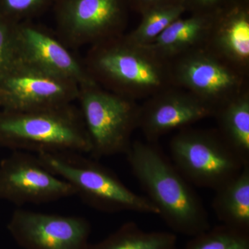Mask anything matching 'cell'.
Masks as SVG:
<instances>
[{
    "instance_id": "cell-3",
    "label": "cell",
    "mask_w": 249,
    "mask_h": 249,
    "mask_svg": "<svg viewBox=\"0 0 249 249\" xmlns=\"http://www.w3.org/2000/svg\"><path fill=\"white\" fill-rule=\"evenodd\" d=\"M36 153L89 154L91 142L73 103L0 112V148Z\"/></svg>"
},
{
    "instance_id": "cell-4",
    "label": "cell",
    "mask_w": 249,
    "mask_h": 249,
    "mask_svg": "<svg viewBox=\"0 0 249 249\" xmlns=\"http://www.w3.org/2000/svg\"><path fill=\"white\" fill-rule=\"evenodd\" d=\"M84 155L62 152L37 155L51 172L70 183L76 196L90 207L107 213L128 211L159 216L158 210L146 196L131 191L111 170Z\"/></svg>"
},
{
    "instance_id": "cell-7",
    "label": "cell",
    "mask_w": 249,
    "mask_h": 249,
    "mask_svg": "<svg viewBox=\"0 0 249 249\" xmlns=\"http://www.w3.org/2000/svg\"><path fill=\"white\" fill-rule=\"evenodd\" d=\"M169 62L174 87L191 93L214 111L249 90V75L205 47Z\"/></svg>"
},
{
    "instance_id": "cell-8",
    "label": "cell",
    "mask_w": 249,
    "mask_h": 249,
    "mask_svg": "<svg viewBox=\"0 0 249 249\" xmlns=\"http://www.w3.org/2000/svg\"><path fill=\"white\" fill-rule=\"evenodd\" d=\"M79 85L70 78L16 59L0 76V106L4 109H28L71 104Z\"/></svg>"
},
{
    "instance_id": "cell-11",
    "label": "cell",
    "mask_w": 249,
    "mask_h": 249,
    "mask_svg": "<svg viewBox=\"0 0 249 249\" xmlns=\"http://www.w3.org/2000/svg\"><path fill=\"white\" fill-rule=\"evenodd\" d=\"M119 0H70L62 15L58 38L72 48L124 35Z\"/></svg>"
},
{
    "instance_id": "cell-9",
    "label": "cell",
    "mask_w": 249,
    "mask_h": 249,
    "mask_svg": "<svg viewBox=\"0 0 249 249\" xmlns=\"http://www.w3.org/2000/svg\"><path fill=\"white\" fill-rule=\"evenodd\" d=\"M74 196L73 187L51 172L36 154L14 151L0 163V200L22 206Z\"/></svg>"
},
{
    "instance_id": "cell-6",
    "label": "cell",
    "mask_w": 249,
    "mask_h": 249,
    "mask_svg": "<svg viewBox=\"0 0 249 249\" xmlns=\"http://www.w3.org/2000/svg\"><path fill=\"white\" fill-rule=\"evenodd\" d=\"M170 151L174 165L191 184L214 191L249 165L217 130L181 129L170 140Z\"/></svg>"
},
{
    "instance_id": "cell-19",
    "label": "cell",
    "mask_w": 249,
    "mask_h": 249,
    "mask_svg": "<svg viewBox=\"0 0 249 249\" xmlns=\"http://www.w3.org/2000/svg\"><path fill=\"white\" fill-rule=\"evenodd\" d=\"M186 10V5L183 3L163 5L147 10L144 11L143 18L138 27L124 37L134 45H149L172 23L181 18Z\"/></svg>"
},
{
    "instance_id": "cell-20",
    "label": "cell",
    "mask_w": 249,
    "mask_h": 249,
    "mask_svg": "<svg viewBox=\"0 0 249 249\" xmlns=\"http://www.w3.org/2000/svg\"><path fill=\"white\" fill-rule=\"evenodd\" d=\"M182 249H249V233L221 224L192 237Z\"/></svg>"
},
{
    "instance_id": "cell-1",
    "label": "cell",
    "mask_w": 249,
    "mask_h": 249,
    "mask_svg": "<svg viewBox=\"0 0 249 249\" xmlns=\"http://www.w3.org/2000/svg\"><path fill=\"white\" fill-rule=\"evenodd\" d=\"M155 143L135 141L125 155L146 197L175 233L192 237L209 230V214L200 197Z\"/></svg>"
},
{
    "instance_id": "cell-21",
    "label": "cell",
    "mask_w": 249,
    "mask_h": 249,
    "mask_svg": "<svg viewBox=\"0 0 249 249\" xmlns=\"http://www.w3.org/2000/svg\"><path fill=\"white\" fill-rule=\"evenodd\" d=\"M16 25L0 19V76L16 58L15 32Z\"/></svg>"
},
{
    "instance_id": "cell-16",
    "label": "cell",
    "mask_w": 249,
    "mask_h": 249,
    "mask_svg": "<svg viewBox=\"0 0 249 249\" xmlns=\"http://www.w3.org/2000/svg\"><path fill=\"white\" fill-rule=\"evenodd\" d=\"M214 191L213 209L222 224L249 233V165Z\"/></svg>"
},
{
    "instance_id": "cell-12",
    "label": "cell",
    "mask_w": 249,
    "mask_h": 249,
    "mask_svg": "<svg viewBox=\"0 0 249 249\" xmlns=\"http://www.w3.org/2000/svg\"><path fill=\"white\" fill-rule=\"evenodd\" d=\"M214 115L212 108L191 93L170 87L140 105L139 129L147 142H157L172 131L186 128Z\"/></svg>"
},
{
    "instance_id": "cell-5",
    "label": "cell",
    "mask_w": 249,
    "mask_h": 249,
    "mask_svg": "<svg viewBox=\"0 0 249 249\" xmlns=\"http://www.w3.org/2000/svg\"><path fill=\"white\" fill-rule=\"evenodd\" d=\"M77 101L91 142L95 160L126 155L132 134L139 128L140 105L95 84L79 87Z\"/></svg>"
},
{
    "instance_id": "cell-23",
    "label": "cell",
    "mask_w": 249,
    "mask_h": 249,
    "mask_svg": "<svg viewBox=\"0 0 249 249\" xmlns=\"http://www.w3.org/2000/svg\"><path fill=\"white\" fill-rule=\"evenodd\" d=\"M139 1L142 3V4H145L147 6L146 9L145 10L147 11V10L152 9V8L156 7V6H163V5H167V4H169V3L167 2V1H169L170 3H175L173 1H172L171 0H139ZM181 3V2H178Z\"/></svg>"
},
{
    "instance_id": "cell-15",
    "label": "cell",
    "mask_w": 249,
    "mask_h": 249,
    "mask_svg": "<svg viewBox=\"0 0 249 249\" xmlns=\"http://www.w3.org/2000/svg\"><path fill=\"white\" fill-rule=\"evenodd\" d=\"M214 18L196 14L191 18H178L153 42L146 46L157 58L166 62L196 49L206 47Z\"/></svg>"
},
{
    "instance_id": "cell-22",
    "label": "cell",
    "mask_w": 249,
    "mask_h": 249,
    "mask_svg": "<svg viewBox=\"0 0 249 249\" xmlns=\"http://www.w3.org/2000/svg\"><path fill=\"white\" fill-rule=\"evenodd\" d=\"M45 0H4L6 7L11 12L26 14L41 6Z\"/></svg>"
},
{
    "instance_id": "cell-10",
    "label": "cell",
    "mask_w": 249,
    "mask_h": 249,
    "mask_svg": "<svg viewBox=\"0 0 249 249\" xmlns=\"http://www.w3.org/2000/svg\"><path fill=\"white\" fill-rule=\"evenodd\" d=\"M8 231L22 249H89L91 223L84 217L18 209Z\"/></svg>"
},
{
    "instance_id": "cell-18",
    "label": "cell",
    "mask_w": 249,
    "mask_h": 249,
    "mask_svg": "<svg viewBox=\"0 0 249 249\" xmlns=\"http://www.w3.org/2000/svg\"><path fill=\"white\" fill-rule=\"evenodd\" d=\"M89 249H178V237L174 232H147L134 222L124 223L117 230Z\"/></svg>"
},
{
    "instance_id": "cell-14",
    "label": "cell",
    "mask_w": 249,
    "mask_h": 249,
    "mask_svg": "<svg viewBox=\"0 0 249 249\" xmlns=\"http://www.w3.org/2000/svg\"><path fill=\"white\" fill-rule=\"evenodd\" d=\"M206 47L249 75V17L247 11L233 8L214 19Z\"/></svg>"
},
{
    "instance_id": "cell-17",
    "label": "cell",
    "mask_w": 249,
    "mask_h": 249,
    "mask_svg": "<svg viewBox=\"0 0 249 249\" xmlns=\"http://www.w3.org/2000/svg\"><path fill=\"white\" fill-rule=\"evenodd\" d=\"M217 131L246 164H249V89L216 111Z\"/></svg>"
},
{
    "instance_id": "cell-13",
    "label": "cell",
    "mask_w": 249,
    "mask_h": 249,
    "mask_svg": "<svg viewBox=\"0 0 249 249\" xmlns=\"http://www.w3.org/2000/svg\"><path fill=\"white\" fill-rule=\"evenodd\" d=\"M15 47L17 58L73 80L79 87L96 83L83 60L77 58L58 37L40 28L16 25Z\"/></svg>"
},
{
    "instance_id": "cell-2",
    "label": "cell",
    "mask_w": 249,
    "mask_h": 249,
    "mask_svg": "<svg viewBox=\"0 0 249 249\" xmlns=\"http://www.w3.org/2000/svg\"><path fill=\"white\" fill-rule=\"evenodd\" d=\"M103 89L138 101L173 87L169 62L119 36L89 47L83 60Z\"/></svg>"
},
{
    "instance_id": "cell-24",
    "label": "cell",
    "mask_w": 249,
    "mask_h": 249,
    "mask_svg": "<svg viewBox=\"0 0 249 249\" xmlns=\"http://www.w3.org/2000/svg\"><path fill=\"white\" fill-rule=\"evenodd\" d=\"M221 0H196L199 4L202 6H206V7L215 6Z\"/></svg>"
}]
</instances>
